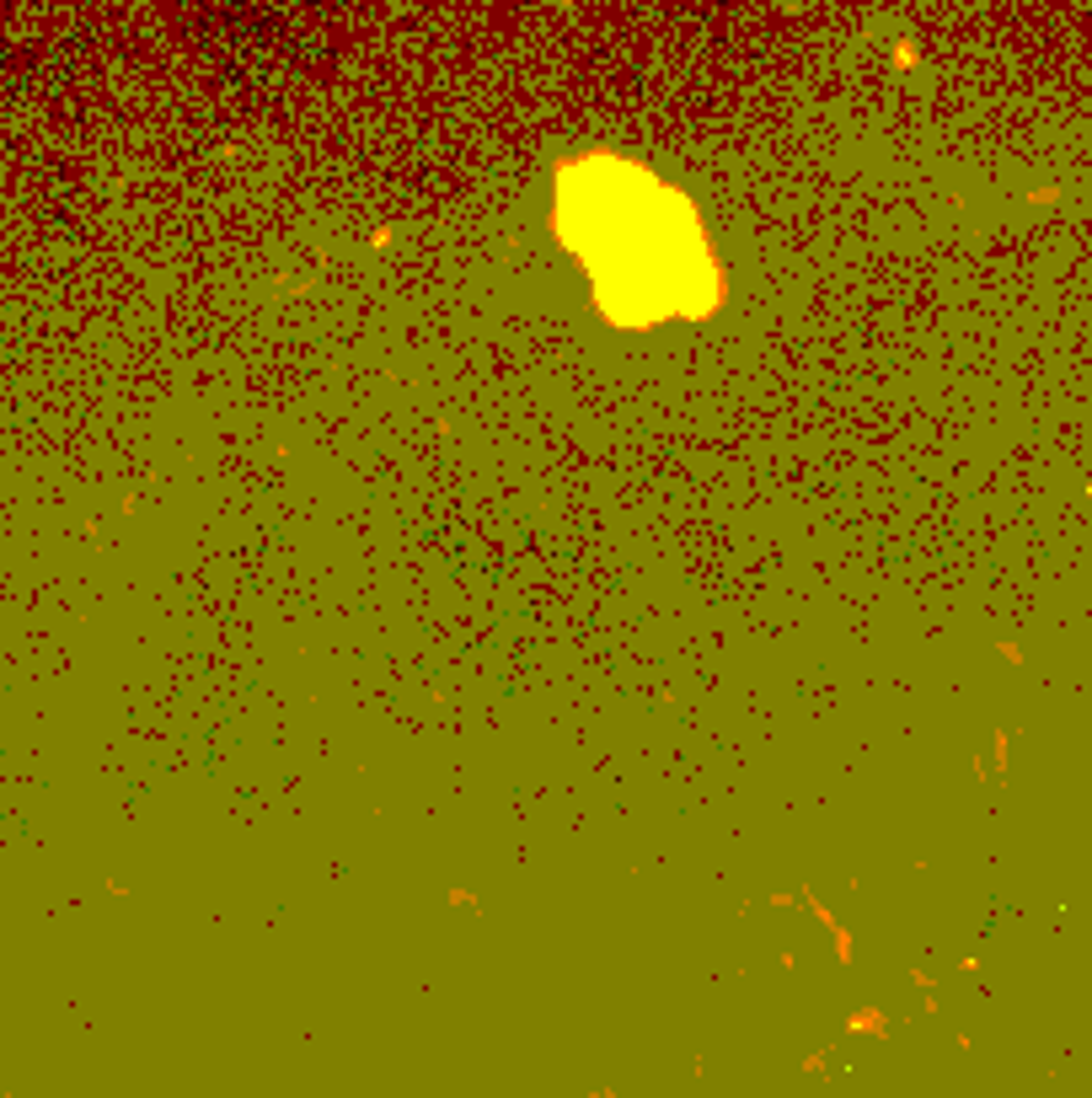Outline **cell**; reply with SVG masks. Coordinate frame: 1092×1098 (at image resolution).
I'll list each match as a JSON object with an SVG mask.
<instances>
[{
    "label": "cell",
    "instance_id": "obj_1",
    "mask_svg": "<svg viewBox=\"0 0 1092 1098\" xmlns=\"http://www.w3.org/2000/svg\"><path fill=\"white\" fill-rule=\"evenodd\" d=\"M557 231L589 279L600 311L621 327L707 317L723 301V274L707 252L685 194L621 161L584 156L557 177Z\"/></svg>",
    "mask_w": 1092,
    "mask_h": 1098
}]
</instances>
